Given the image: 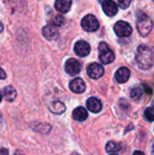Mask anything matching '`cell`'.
Returning a JSON list of instances; mask_svg holds the SVG:
<instances>
[{"label":"cell","mask_w":154,"mask_h":155,"mask_svg":"<svg viewBox=\"0 0 154 155\" xmlns=\"http://www.w3.org/2000/svg\"><path fill=\"white\" fill-rule=\"evenodd\" d=\"M135 59L141 69H150L154 64V48L147 45H139Z\"/></svg>","instance_id":"1"},{"label":"cell","mask_w":154,"mask_h":155,"mask_svg":"<svg viewBox=\"0 0 154 155\" xmlns=\"http://www.w3.org/2000/svg\"><path fill=\"white\" fill-rule=\"evenodd\" d=\"M137 29L142 36H147L150 34L152 29V22L147 15H139L137 20Z\"/></svg>","instance_id":"2"},{"label":"cell","mask_w":154,"mask_h":155,"mask_svg":"<svg viewBox=\"0 0 154 155\" xmlns=\"http://www.w3.org/2000/svg\"><path fill=\"white\" fill-rule=\"evenodd\" d=\"M99 59L103 64H109L113 63L115 59L114 53L104 42L100 43L99 45Z\"/></svg>","instance_id":"3"},{"label":"cell","mask_w":154,"mask_h":155,"mask_svg":"<svg viewBox=\"0 0 154 155\" xmlns=\"http://www.w3.org/2000/svg\"><path fill=\"white\" fill-rule=\"evenodd\" d=\"M81 25H82V27L87 32H94L99 28V25H100L97 18L93 15H85L83 18Z\"/></svg>","instance_id":"4"},{"label":"cell","mask_w":154,"mask_h":155,"mask_svg":"<svg viewBox=\"0 0 154 155\" xmlns=\"http://www.w3.org/2000/svg\"><path fill=\"white\" fill-rule=\"evenodd\" d=\"M114 32L119 37H127L130 36L133 33L132 26L124 21H118L114 25Z\"/></svg>","instance_id":"5"},{"label":"cell","mask_w":154,"mask_h":155,"mask_svg":"<svg viewBox=\"0 0 154 155\" xmlns=\"http://www.w3.org/2000/svg\"><path fill=\"white\" fill-rule=\"evenodd\" d=\"M64 69L66 71V73L70 75H76L80 73L82 66L79 63L78 60L74 59V58H70L66 61L65 63V66Z\"/></svg>","instance_id":"6"},{"label":"cell","mask_w":154,"mask_h":155,"mask_svg":"<svg viewBox=\"0 0 154 155\" xmlns=\"http://www.w3.org/2000/svg\"><path fill=\"white\" fill-rule=\"evenodd\" d=\"M87 74L93 79H99L100 77H102L103 75V74H104V68L100 64L93 63V64H91L88 66V68H87Z\"/></svg>","instance_id":"7"},{"label":"cell","mask_w":154,"mask_h":155,"mask_svg":"<svg viewBox=\"0 0 154 155\" xmlns=\"http://www.w3.org/2000/svg\"><path fill=\"white\" fill-rule=\"evenodd\" d=\"M90 51H91V46L84 40H80L76 42V44L74 45V52L78 56L84 57L90 54Z\"/></svg>","instance_id":"8"},{"label":"cell","mask_w":154,"mask_h":155,"mask_svg":"<svg viewBox=\"0 0 154 155\" xmlns=\"http://www.w3.org/2000/svg\"><path fill=\"white\" fill-rule=\"evenodd\" d=\"M69 87L71 89V91H73L75 94H82L85 91V83L84 82V80L82 78H74V80L71 81Z\"/></svg>","instance_id":"9"},{"label":"cell","mask_w":154,"mask_h":155,"mask_svg":"<svg viewBox=\"0 0 154 155\" xmlns=\"http://www.w3.org/2000/svg\"><path fill=\"white\" fill-rule=\"evenodd\" d=\"M130 75H131V72H130V70L127 67H121L115 73L114 78H115L117 83L124 84V83H126L129 80Z\"/></svg>","instance_id":"10"},{"label":"cell","mask_w":154,"mask_h":155,"mask_svg":"<svg viewBox=\"0 0 154 155\" xmlns=\"http://www.w3.org/2000/svg\"><path fill=\"white\" fill-rule=\"evenodd\" d=\"M42 33H43V35L48 40H54L59 35V32H58L57 28L55 26H54L53 25H47L44 26Z\"/></svg>","instance_id":"11"},{"label":"cell","mask_w":154,"mask_h":155,"mask_svg":"<svg viewBox=\"0 0 154 155\" xmlns=\"http://www.w3.org/2000/svg\"><path fill=\"white\" fill-rule=\"evenodd\" d=\"M103 10L108 16H113L118 12V6L113 1L106 0L103 2Z\"/></svg>","instance_id":"12"},{"label":"cell","mask_w":154,"mask_h":155,"mask_svg":"<svg viewBox=\"0 0 154 155\" xmlns=\"http://www.w3.org/2000/svg\"><path fill=\"white\" fill-rule=\"evenodd\" d=\"M86 106H87L89 111H91L92 113H95V114L99 113L103 108L102 102L95 97L89 98L86 102Z\"/></svg>","instance_id":"13"},{"label":"cell","mask_w":154,"mask_h":155,"mask_svg":"<svg viewBox=\"0 0 154 155\" xmlns=\"http://www.w3.org/2000/svg\"><path fill=\"white\" fill-rule=\"evenodd\" d=\"M73 118L78 122H84L88 118V112L84 107H77L73 112Z\"/></svg>","instance_id":"14"},{"label":"cell","mask_w":154,"mask_h":155,"mask_svg":"<svg viewBox=\"0 0 154 155\" xmlns=\"http://www.w3.org/2000/svg\"><path fill=\"white\" fill-rule=\"evenodd\" d=\"M72 1L70 0H57L54 3V7L61 13H67L70 10Z\"/></svg>","instance_id":"15"},{"label":"cell","mask_w":154,"mask_h":155,"mask_svg":"<svg viewBox=\"0 0 154 155\" xmlns=\"http://www.w3.org/2000/svg\"><path fill=\"white\" fill-rule=\"evenodd\" d=\"M49 110L55 114H62L65 111V105L62 102L54 101L52 102V104H50Z\"/></svg>","instance_id":"16"},{"label":"cell","mask_w":154,"mask_h":155,"mask_svg":"<svg viewBox=\"0 0 154 155\" xmlns=\"http://www.w3.org/2000/svg\"><path fill=\"white\" fill-rule=\"evenodd\" d=\"M4 97L8 102H13L16 97V91L12 85H7L4 88Z\"/></svg>","instance_id":"17"},{"label":"cell","mask_w":154,"mask_h":155,"mask_svg":"<svg viewBox=\"0 0 154 155\" xmlns=\"http://www.w3.org/2000/svg\"><path fill=\"white\" fill-rule=\"evenodd\" d=\"M143 93V88L142 87H134L131 91V97L133 100L138 101L142 97Z\"/></svg>","instance_id":"18"},{"label":"cell","mask_w":154,"mask_h":155,"mask_svg":"<svg viewBox=\"0 0 154 155\" xmlns=\"http://www.w3.org/2000/svg\"><path fill=\"white\" fill-rule=\"evenodd\" d=\"M64 23H65V19L62 15H56L55 16H54L52 21V25L54 26H62L64 25Z\"/></svg>","instance_id":"19"},{"label":"cell","mask_w":154,"mask_h":155,"mask_svg":"<svg viewBox=\"0 0 154 155\" xmlns=\"http://www.w3.org/2000/svg\"><path fill=\"white\" fill-rule=\"evenodd\" d=\"M105 149H106V151L108 153H115V152H117L120 149V146L116 143H114V142H109L106 144Z\"/></svg>","instance_id":"20"},{"label":"cell","mask_w":154,"mask_h":155,"mask_svg":"<svg viewBox=\"0 0 154 155\" xmlns=\"http://www.w3.org/2000/svg\"><path fill=\"white\" fill-rule=\"evenodd\" d=\"M144 116L149 122H153L154 121V110L152 107H148L144 111Z\"/></svg>","instance_id":"21"},{"label":"cell","mask_w":154,"mask_h":155,"mask_svg":"<svg viewBox=\"0 0 154 155\" xmlns=\"http://www.w3.org/2000/svg\"><path fill=\"white\" fill-rule=\"evenodd\" d=\"M118 5H119V6L121 8L126 9L131 5V1L130 0H119L118 1Z\"/></svg>","instance_id":"22"},{"label":"cell","mask_w":154,"mask_h":155,"mask_svg":"<svg viewBox=\"0 0 154 155\" xmlns=\"http://www.w3.org/2000/svg\"><path fill=\"white\" fill-rule=\"evenodd\" d=\"M6 78V74L5 73V71L0 67V79H5Z\"/></svg>","instance_id":"23"},{"label":"cell","mask_w":154,"mask_h":155,"mask_svg":"<svg viewBox=\"0 0 154 155\" xmlns=\"http://www.w3.org/2000/svg\"><path fill=\"white\" fill-rule=\"evenodd\" d=\"M0 155H9V153L6 149L5 148H1L0 149Z\"/></svg>","instance_id":"24"},{"label":"cell","mask_w":154,"mask_h":155,"mask_svg":"<svg viewBox=\"0 0 154 155\" xmlns=\"http://www.w3.org/2000/svg\"><path fill=\"white\" fill-rule=\"evenodd\" d=\"M133 155H145V154H144V153H143V152H141V151H135V152L133 153Z\"/></svg>","instance_id":"25"},{"label":"cell","mask_w":154,"mask_h":155,"mask_svg":"<svg viewBox=\"0 0 154 155\" xmlns=\"http://www.w3.org/2000/svg\"><path fill=\"white\" fill-rule=\"evenodd\" d=\"M3 28H4V25H3V24H2V23L0 22V33H1L2 31H3Z\"/></svg>","instance_id":"26"},{"label":"cell","mask_w":154,"mask_h":155,"mask_svg":"<svg viewBox=\"0 0 154 155\" xmlns=\"http://www.w3.org/2000/svg\"><path fill=\"white\" fill-rule=\"evenodd\" d=\"M152 155H154V143L152 146Z\"/></svg>","instance_id":"27"},{"label":"cell","mask_w":154,"mask_h":155,"mask_svg":"<svg viewBox=\"0 0 154 155\" xmlns=\"http://www.w3.org/2000/svg\"><path fill=\"white\" fill-rule=\"evenodd\" d=\"M15 155H24V154H23V153H22L21 152H19V151H17V152H16V153H15Z\"/></svg>","instance_id":"28"},{"label":"cell","mask_w":154,"mask_h":155,"mask_svg":"<svg viewBox=\"0 0 154 155\" xmlns=\"http://www.w3.org/2000/svg\"><path fill=\"white\" fill-rule=\"evenodd\" d=\"M71 155H80L78 153H72Z\"/></svg>","instance_id":"29"},{"label":"cell","mask_w":154,"mask_h":155,"mask_svg":"<svg viewBox=\"0 0 154 155\" xmlns=\"http://www.w3.org/2000/svg\"><path fill=\"white\" fill-rule=\"evenodd\" d=\"M1 101H2V94H1V92H0V103H1Z\"/></svg>","instance_id":"30"},{"label":"cell","mask_w":154,"mask_h":155,"mask_svg":"<svg viewBox=\"0 0 154 155\" xmlns=\"http://www.w3.org/2000/svg\"><path fill=\"white\" fill-rule=\"evenodd\" d=\"M109 155H118V154H117V153H110Z\"/></svg>","instance_id":"31"},{"label":"cell","mask_w":154,"mask_h":155,"mask_svg":"<svg viewBox=\"0 0 154 155\" xmlns=\"http://www.w3.org/2000/svg\"><path fill=\"white\" fill-rule=\"evenodd\" d=\"M152 107H153L152 109H153V110H154V102H153V104H152Z\"/></svg>","instance_id":"32"}]
</instances>
